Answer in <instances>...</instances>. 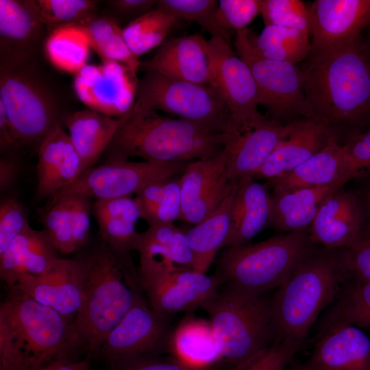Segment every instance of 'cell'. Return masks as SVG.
Segmentation results:
<instances>
[{
	"label": "cell",
	"instance_id": "8d00e7d4",
	"mask_svg": "<svg viewBox=\"0 0 370 370\" xmlns=\"http://www.w3.org/2000/svg\"><path fill=\"white\" fill-rule=\"evenodd\" d=\"M91 49L101 61H114L137 73L140 62L128 47L117 22L109 17H97L85 27Z\"/></svg>",
	"mask_w": 370,
	"mask_h": 370
},
{
	"label": "cell",
	"instance_id": "4316f807",
	"mask_svg": "<svg viewBox=\"0 0 370 370\" xmlns=\"http://www.w3.org/2000/svg\"><path fill=\"white\" fill-rule=\"evenodd\" d=\"M271 210V195L264 185L251 175L237 180L225 247L249 244L270 224Z\"/></svg>",
	"mask_w": 370,
	"mask_h": 370
},
{
	"label": "cell",
	"instance_id": "91938a15",
	"mask_svg": "<svg viewBox=\"0 0 370 370\" xmlns=\"http://www.w3.org/2000/svg\"><path fill=\"white\" fill-rule=\"evenodd\" d=\"M361 204L364 219L365 232L370 234V177L365 180L358 190H357Z\"/></svg>",
	"mask_w": 370,
	"mask_h": 370
},
{
	"label": "cell",
	"instance_id": "ba28073f",
	"mask_svg": "<svg viewBox=\"0 0 370 370\" xmlns=\"http://www.w3.org/2000/svg\"><path fill=\"white\" fill-rule=\"evenodd\" d=\"M134 106L177 115L212 132L224 134L231 115L221 93L211 85L172 79L147 71L138 80Z\"/></svg>",
	"mask_w": 370,
	"mask_h": 370
},
{
	"label": "cell",
	"instance_id": "7dc6e473",
	"mask_svg": "<svg viewBox=\"0 0 370 370\" xmlns=\"http://www.w3.org/2000/svg\"><path fill=\"white\" fill-rule=\"evenodd\" d=\"M261 0H220L214 14L217 27L227 32L246 29L260 14Z\"/></svg>",
	"mask_w": 370,
	"mask_h": 370
},
{
	"label": "cell",
	"instance_id": "f6af8a7d",
	"mask_svg": "<svg viewBox=\"0 0 370 370\" xmlns=\"http://www.w3.org/2000/svg\"><path fill=\"white\" fill-rule=\"evenodd\" d=\"M302 343L292 341H275L270 347L230 370H286Z\"/></svg>",
	"mask_w": 370,
	"mask_h": 370
},
{
	"label": "cell",
	"instance_id": "6f0895ef",
	"mask_svg": "<svg viewBox=\"0 0 370 370\" xmlns=\"http://www.w3.org/2000/svg\"><path fill=\"white\" fill-rule=\"evenodd\" d=\"M17 147L12 128L3 105L0 103V148L1 151Z\"/></svg>",
	"mask_w": 370,
	"mask_h": 370
},
{
	"label": "cell",
	"instance_id": "c3c4849f",
	"mask_svg": "<svg viewBox=\"0 0 370 370\" xmlns=\"http://www.w3.org/2000/svg\"><path fill=\"white\" fill-rule=\"evenodd\" d=\"M346 183L370 169V130H366L341 145Z\"/></svg>",
	"mask_w": 370,
	"mask_h": 370
},
{
	"label": "cell",
	"instance_id": "d6a6232c",
	"mask_svg": "<svg viewBox=\"0 0 370 370\" xmlns=\"http://www.w3.org/2000/svg\"><path fill=\"white\" fill-rule=\"evenodd\" d=\"M236 182L214 212L185 232L186 241L193 255V269L198 272L206 273L218 251L226 246L231 227V210Z\"/></svg>",
	"mask_w": 370,
	"mask_h": 370
},
{
	"label": "cell",
	"instance_id": "11a10c76",
	"mask_svg": "<svg viewBox=\"0 0 370 370\" xmlns=\"http://www.w3.org/2000/svg\"><path fill=\"white\" fill-rule=\"evenodd\" d=\"M155 0H113L108 3L114 10L124 17L136 18L153 10L156 5Z\"/></svg>",
	"mask_w": 370,
	"mask_h": 370
},
{
	"label": "cell",
	"instance_id": "277c9868",
	"mask_svg": "<svg viewBox=\"0 0 370 370\" xmlns=\"http://www.w3.org/2000/svg\"><path fill=\"white\" fill-rule=\"evenodd\" d=\"M348 277L341 250L317 247L270 299L275 341L302 343Z\"/></svg>",
	"mask_w": 370,
	"mask_h": 370
},
{
	"label": "cell",
	"instance_id": "f5cc1de1",
	"mask_svg": "<svg viewBox=\"0 0 370 370\" xmlns=\"http://www.w3.org/2000/svg\"><path fill=\"white\" fill-rule=\"evenodd\" d=\"M349 275L370 282V234L363 232L349 247L341 249Z\"/></svg>",
	"mask_w": 370,
	"mask_h": 370
},
{
	"label": "cell",
	"instance_id": "1f68e13d",
	"mask_svg": "<svg viewBox=\"0 0 370 370\" xmlns=\"http://www.w3.org/2000/svg\"><path fill=\"white\" fill-rule=\"evenodd\" d=\"M140 264L169 270L193 269V255L185 232L173 223L149 226L140 233Z\"/></svg>",
	"mask_w": 370,
	"mask_h": 370
},
{
	"label": "cell",
	"instance_id": "e0dca14e",
	"mask_svg": "<svg viewBox=\"0 0 370 370\" xmlns=\"http://www.w3.org/2000/svg\"><path fill=\"white\" fill-rule=\"evenodd\" d=\"M236 182L229 177L223 149L188 162L180 175V219L193 225L200 223L218 208Z\"/></svg>",
	"mask_w": 370,
	"mask_h": 370
},
{
	"label": "cell",
	"instance_id": "e575fe53",
	"mask_svg": "<svg viewBox=\"0 0 370 370\" xmlns=\"http://www.w3.org/2000/svg\"><path fill=\"white\" fill-rule=\"evenodd\" d=\"M180 175L150 182L136 194L135 199L141 219L149 226L173 223L180 219Z\"/></svg>",
	"mask_w": 370,
	"mask_h": 370
},
{
	"label": "cell",
	"instance_id": "816d5d0a",
	"mask_svg": "<svg viewBox=\"0 0 370 370\" xmlns=\"http://www.w3.org/2000/svg\"><path fill=\"white\" fill-rule=\"evenodd\" d=\"M66 196L69 199L73 246L77 251L89 243L93 202L92 198L80 194Z\"/></svg>",
	"mask_w": 370,
	"mask_h": 370
},
{
	"label": "cell",
	"instance_id": "9c48e42d",
	"mask_svg": "<svg viewBox=\"0 0 370 370\" xmlns=\"http://www.w3.org/2000/svg\"><path fill=\"white\" fill-rule=\"evenodd\" d=\"M24 64L1 63L0 69V103L17 147L40 143L60 123L52 94Z\"/></svg>",
	"mask_w": 370,
	"mask_h": 370
},
{
	"label": "cell",
	"instance_id": "f35d334b",
	"mask_svg": "<svg viewBox=\"0 0 370 370\" xmlns=\"http://www.w3.org/2000/svg\"><path fill=\"white\" fill-rule=\"evenodd\" d=\"M329 317L370 329V282L348 275Z\"/></svg>",
	"mask_w": 370,
	"mask_h": 370
},
{
	"label": "cell",
	"instance_id": "b9f144b4",
	"mask_svg": "<svg viewBox=\"0 0 370 370\" xmlns=\"http://www.w3.org/2000/svg\"><path fill=\"white\" fill-rule=\"evenodd\" d=\"M260 14L265 26L278 25L310 34L308 8L299 0H261Z\"/></svg>",
	"mask_w": 370,
	"mask_h": 370
},
{
	"label": "cell",
	"instance_id": "ffe728a7",
	"mask_svg": "<svg viewBox=\"0 0 370 370\" xmlns=\"http://www.w3.org/2000/svg\"><path fill=\"white\" fill-rule=\"evenodd\" d=\"M365 230V219L357 191L339 188L321 204L308 228L311 241L328 249H344Z\"/></svg>",
	"mask_w": 370,
	"mask_h": 370
},
{
	"label": "cell",
	"instance_id": "2e32d148",
	"mask_svg": "<svg viewBox=\"0 0 370 370\" xmlns=\"http://www.w3.org/2000/svg\"><path fill=\"white\" fill-rule=\"evenodd\" d=\"M208 49L210 85L223 97L231 121L244 122L259 116L258 90L248 66L220 36H211L208 40Z\"/></svg>",
	"mask_w": 370,
	"mask_h": 370
},
{
	"label": "cell",
	"instance_id": "cb8c5ba5",
	"mask_svg": "<svg viewBox=\"0 0 370 370\" xmlns=\"http://www.w3.org/2000/svg\"><path fill=\"white\" fill-rule=\"evenodd\" d=\"M44 27L35 0H0L1 63H25Z\"/></svg>",
	"mask_w": 370,
	"mask_h": 370
},
{
	"label": "cell",
	"instance_id": "681fc988",
	"mask_svg": "<svg viewBox=\"0 0 370 370\" xmlns=\"http://www.w3.org/2000/svg\"><path fill=\"white\" fill-rule=\"evenodd\" d=\"M29 225L23 206L14 197H6L0 203V254Z\"/></svg>",
	"mask_w": 370,
	"mask_h": 370
},
{
	"label": "cell",
	"instance_id": "44dd1931",
	"mask_svg": "<svg viewBox=\"0 0 370 370\" xmlns=\"http://www.w3.org/2000/svg\"><path fill=\"white\" fill-rule=\"evenodd\" d=\"M74 321L82 304L80 270L75 258H60L42 276L20 275L13 286Z\"/></svg>",
	"mask_w": 370,
	"mask_h": 370
},
{
	"label": "cell",
	"instance_id": "680465c9",
	"mask_svg": "<svg viewBox=\"0 0 370 370\" xmlns=\"http://www.w3.org/2000/svg\"><path fill=\"white\" fill-rule=\"evenodd\" d=\"M89 357L90 356L81 361L75 360H56L37 370H90Z\"/></svg>",
	"mask_w": 370,
	"mask_h": 370
},
{
	"label": "cell",
	"instance_id": "484cf974",
	"mask_svg": "<svg viewBox=\"0 0 370 370\" xmlns=\"http://www.w3.org/2000/svg\"><path fill=\"white\" fill-rule=\"evenodd\" d=\"M58 250L47 232L29 225L0 254V277L8 288L22 274L42 276L59 259Z\"/></svg>",
	"mask_w": 370,
	"mask_h": 370
},
{
	"label": "cell",
	"instance_id": "d6986e66",
	"mask_svg": "<svg viewBox=\"0 0 370 370\" xmlns=\"http://www.w3.org/2000/svg\"><path fill=\"white\" fill-rule=\"evenodd\" d=\"M304 370H370V339L359 328L328 317Z\"/></svg>",
	"mask_w": 370,
	"mask_h": 370
},
{
	"label": "cell",
	"instance_id": "ac0fdd59",
	"mask_svg": "<svg viewBox=\"0 0 370 370\" xmlns=\"http://www.w3.org/2000/svg\"><path fill=\"white\" fill-rule=\"evenodd\" d=\"M308 10L312 34L310 54L352 42L370 24V0H316Z\"/></svg>",
	"mask_w": 370,
	"mask_h": 370
},
{
	"label": "cell",
	"instance_id": "f546056e",
	"mask_svg": "<svg viewBox=\"0 0 370 370\" xmlns=\"http://www.w3.org/2000/svg\"><path fill=\"white\" fill-rule=\"evenodd\" d=\"M339 188H272L270 224L284 232L308 230L323 201Z\"/></svg>",
	"mask_w": 370,
	"mask_h": 370
},
{
	"label": "cell",
	"instance_id": "3957f363",
	"mask_svg": "<svg viewBox=\"0 0 370 370\" xmlns=\"http://www.w3.org/2000/svg\"><path fill=\"white\" fill-rule=\"evenodd\" d=\"M223 145L224 134L134 106L106 151V162L130 157L156 164L188 162L214 155Z\"/></svg>",
	"mask_w": 370,
	"mask_h": 370
},
{
	"label": "cell",
	"instance_id": "f1b7e54d",
	"mask_svg": "<svg viewBox=\"0 0 370 370\" xmlns=\"http://www.w3.org/2000/svg\"><path fill=\"white\" fill-rule=\"evenodd\" d=\"M126 115L111 117L86 108L66 118L68 134L82 160V173L93 167L106 151Z\"/></svg>",
	"mask_w": 370,
	"mask_h": 370
},
{
	"label": "cell",
	"instance_id": "8fae6325",
	"mask_svg": "<svg viewBox=\"0 0 370 370\" xmlns=\"http://www.w3.org/2000/svg\"><path fill=\"white\" fill-rule=\"evenodd\" d=\"M188 162L108 161L84 171L51 197L49 204L71 194L83 195L95 200L132 196L150 182L181 175Z\"/></svg>",
	"mask_w": 370,
	"mask_h": 370
},
{
	"label": "cell",
	"instance_id": "836d02e7",
	"mask_svg": "<svg viewBox=\"0 0 370 370\" xmlns=\"http://www.w3.org/2000/svg\"><path fill=\"white\" fill-rule=\"evenodd\" d=\"M247 38L258 56L295 64L306 60L311 51L308 34L282 26H265L258 35L247 29Z\"/></svg>",
	"mask_w": 370,
	"mask_h": 370
},
{
	"label": "cell",
	"instance_id": "6125c7cd",
	"mask_svg": "<svg viewBox=\"0 0 370 370\" xmlns=\"http://www.w3.org/2000/svg\"><path fill=\"white\" fill-rule=\"evenodd\" d=\"M367 43V45H368V47L369 49V51H370V36H369V38L367 41H366Z\"/></svg>",
	"mask_w": 370,
	"mask_h": 370
},
{
	"label": "cell",
	"instance_id": "9a60e30c",
	"mask_svg": "<svg viewBox=\"0 0 370 370\" xmlns=\"http://www.w3.org/2000/svg\"><path fill=\"white\" fill-rule=\"evenodd\" d=\"M297 121L282 124L262 114L244 122L231 121L224 132L223 145L230 178L234 181L251 176L293 132Z\"/></svg>",
	"mask_w": 370,
	"mask_h": 370
},
{
	"label": "cell",
	"instance_id": "4fadbf2b",
	"mask_svg": "<svg viewBox=\"0 0 370 370\" xmlns=\"http://www.w3.org/2000/svg\"><path fill=\"white\" fill-rule=\"evenodd\" d=\"M171 332L167 316L154 311L141 292L97 353L108 362L138 355L160 354L168 349Z\"/></svg>",
	"mask_w": 370,
	"mask_h": 370
},
{
	"label": "cell",
	"instance_id": "4dcf8cb0",
	"mask_svg": "<svg viewBox=\"0 0 370 370\" xmlns=\"http://www.w3.org/2000/svg\"><path fill=\"white\" fill-rule=\"evenodd\" d=\"M168 349L182 362L200 369H213L223 362L209 321L190 317L171 332Z\"/></svg>",
	"mask_w": 370,
	"mask_h": 370
},
{
	"label": "cell",
	"instance_id": "5bb4252c",
	"mask_svg": "<svg viewBox=\"0 0 370 370\" xmlns=\"http://www.w3.org/2000/svg\"><path fill=\"white\" fill-rule=\"evenodd\" d=\"M137 73L123 64H88L74 75L76 97L87 108L111 117L131 111L136 99Z\"/></svg>",
	"mask_w": 370,
	"mask_h": 370
},
{
	"label": "cell",
	"instance_id": "5b68a950",
	"mask_svg": "<svg viewBox=\"0 0 370 370\" xmlns=\"http://www.w3.org/2000/svg\"><path fill=\"white\" fill-rule=\"evenodd\" d=\"M317 246L308 229L256 243L226 247L217 260L214 275L221 286L265 295L281 286Z\"/></svg>",
	"mask_w": 370,
	"mask_h": 370
},
{
	"label": "cell",
	"instance_id": "30bf717a",
	"mask_svg": "<svg viewBox=\"0 0 370 370\" xmlns=\"http://www.w3.org/2000/svg\"><path fill=\"white\" fill-rule=\"evenodd\" d=\"M234 45L238 56L254 77L260 105L268 110L271 119L282 124L311 119L301 69L295 64L264 58L254 53L247 42V28L236 31Z\"/></svg>",
	"mask_w": 370,
	"mask_h": 370
},
{
	"label": "cell",
	"instance_id": "83f0119b",
	"mask_svg": "<svg viewBox=\"0 0 370 370\" xmlns=\"http://www.w3.org/2000/svg\"><path fill=\"white\" fill-rule=\"evenodd\" d=\"M341 143L334 138L318 152L290 172L268 180L271 188L284 190L336 187L346 184L342 160Z\"/></svg>",
	"mask_w": 370,
	"mask_h": 370
},
{
	"label": "cell",
	"instance_id": "7a4b0ae2",
	"mask_svg": "<svg viewBox=\"0 0 370 370\" xmlns=\"http://www.w3.org/2000/svg\"><path fill=\"white\" fill-rule=\"evenodd\" d=\"M79 250L75 258L80 270L82 304L73 323L90 356L143 290L130 254L116 251L100 239Z\"/></svg>",
	"mask_w": 370,
	"mask_h": 370
},
{
	"label": "cell",
	"instance_id": "f907efd6",
	"mask_svg": "<svg viewBox=\"0 0 370 370\" xmlns=\"http://www.w3.org/2000/svg\"><path fill=\"white\" fill-rule=\"evenodd\" d=\"M108 370H212L190 367L173 356L160 354L138 355L108 362Z\"/></svg>",
	"mask_w": 370,
	"mask_h": 370
},
{
	"label": "cell",
	"instance_id": "6da1fadb",
	"mask_svg": "<svg viewBox=\"0 0 370 370\" xmlns=\"http://www.w3.org/2000/svg\"><path fill=\"white\" fill-rule=\"evenodd\" d=\"M301 71L310 118L334 138L344 143L370 125V51L361 36L310 54Z\"/></svg>",
	"mask_w": 370,
	"mask_h": 370
},
{
	"label": "cell",
	"instance_id": "7402d4cb",
	"mask_svg": "<svg viewBox=\"0 0 370 370\" xmlns=\"http://www.w3.org/2000/svg\"><path fill=\"white\" fill-rule=\"evenodd\" d=\"M143 71L202 85H210L208 40L193 34L165 40L151 59L140 62Z\"/></svg>",
	"mask_w": 370,
	"mask_h": 370
},
{
	"label": "cell",
	"instance_id": "94428289",
	"mask_svg": "<svg viewBox=\"0 0 370 370\" xmlns=\"http://www.w3.org/2000/svg\"><path fill=\"white\" fill-rule=\"evenodd\" d=\"M288 370H304V369L303 368L301 363H293L290 365Z\"/></svg>",
	"mask_w": 370,
	"mask_h": 370
},
{
	"label": "cell",
	"instance_id": "9f6ffc18",
	"mask_svg": "<svg viewBox=\"0 0 370 370\" xmlns=\"http://www.w3.org/2000/svg\"><path fill=\"white\" fill-rule=\"evenodd\" d=\"M19 166L14 157H1L0 159V190L4 192L9 189L15 182Z\"/></svg>",
	"mask_w": 370,
	"mask_h": 370
},
{
	"label": "cell",
	"instance_id": "603a6c76",
	"mask_svg": "<svg viewBox=\"0 0 370 370\" xmlns=\"http://www.w3.org/2000/svg\"><path fill=\"white\" fill-rule=\"evenodd\" d=\"M36 195L52 197L82 173L81 158L68 133L59 123L39 143Z\"/></svg>",
	"mask_w": 370,
	"mask_h": 370
},
{
	"label": "cell",
	"instance_id": "60d3db41",
	"mask_svg": "<svg viewBox=\"0 0 370 370\" xmlns=\"http://www.w3.org/2000/svg\"><path fill=\"white\" fill-rule=\"evenodd\" d=\"M219 1L216 0H158L156 8L178 18L195 22L211 36H220L230 43V36L219 29L214 21V14Z\"/></svg>",
	"mask_w": 370,
	"mask_h": 370
},
{
	"label": "cell",
	"instance_id": "bcb514c9",
	"mask_svg": "<svg viewBox=\"0 0 370 370\" xmlns=\"http://www.w3.org/2000/svg\"><path fill=\"white\" fill-rule=\"evenodd\" d=\"M0 370H31L21 339L5 311L0 307Z\"/></svg>",
	"mask_w": 370,
	"mask_h": 370
},
{
	"label": "cell",
	"instance_id": "db71d44e",
	"mask_svg": "<svg viewBox=\"0 0 370 370\" xmlns=\"http://www.w3.org/2000/svg\"><path fill=\"white\" fill-rule=\"evenodd\" d=\"M92 213L96 218H124L134 223L141 219L135 198L132 196L95 200Z\"/></svg>",
	"mask_w": 370,
	"mask_h": 370
},
{
	"label": "cell",
	"instance_id": "8992f818",
	"mask_svg": "<svg viewBox=\"0 0 370 370\" xmlns=\"http://www.w3.org/2000/svg\"><path fill=\"white\" fill-rule=\"evenodd\" d=\"M202 308L208 314L223 361L230 368L275 341L270 299L265 295H250L223 285Z\"/></svg>",
	"mask_w": 370,
	"mask_h": 370
},
{
	"label": "cell",
	"instance_id": "7c38bea8",
	"mask_svg": "<svg viewBox=\"0 0 370 370\" xmlns=\"http://www.w3.org/2000/svg\"><path fill=\"white\" fill-rule=\"evenodd\" d=\"M138 280L148 304L168 314L201 308L212 300L221 286L216 276L191 269L138 271Z\"/></svg>",
	"mask_w": 370,
	"mask_h": 370
},
{
	"label": "cell",
	"instance_id": "ab89813d",
	"mask_svg": "<svg viewBox=\"0 0 370 370\" xmlns=\"http://www.w3.org/2000/svg\"><path fill=\"white\" fill-rule=\"evenodd\" d=\"M45 27L51 31L66 25L86 27L97 16V1L36 0Z\"/></svg>",
	"mask_w": 370,
	"mask_h": 370
},
{
	"label": "cell",
	"instance_id": "7bdbcfd3",
	"mask_svg": "<svg viewBox=\"0 0 370 370\" xmlns=\"http://www.w3.org/2000/svg\"><path fill=\"white\" fill-rule=\"evenodd\" d=\"M44 230L58 251L69 254L75 251L73 241L70 202L68 196L49 204L43 218Z\"/></svg>",
	"mask_w": 370,
	"mask_h": 370
},
{
	"label": "cell",
	"instance_id": "d590c367",
	"mask_svg": "<svg viewBox=\"0 0 370 370\" xmlns=\"http://www.w3.org/2000/svg\"><path fill=\"white\" fill-rule=\"evenodd\" d=\"M90 49L86 27L75 25L51 31L45 43V54L51 64L73 75L88 64Z\"/></svg>",
	"mask_w": 370,
	"mask_h": 370
},
{
	"label": "cell",
	"instance_id": "52a82bcc",
	"mask_svg": "<svg viewBox=\"0 0 370 370\" xmlns=\"http://www.w3.org/2000/svg\"><path fill=\"white\" fill-rule=\"evenodd\" d=\"M8 290L0 307L21 339L31 370L58 360H73L79 351L85 349L73 321L14 286Z\"/></svg>",
	"mask_w": 370,
	"mask_h": 370
},
{
	"label": "cell",
	"instance_id": "74e56055",
	"mask_svg": "<svg viewBox=\"0 0 370 370\" xmlns=\"http://www.w3.org/2000/svg\"><path fill=\"white\" fill-rule=\"evenodd\" d=\"M177 18L155 8L134 18L123 29L126 43L132 52L139 57L166 40Z\"/></svg>",
	"mask_w": 370,
	"mask_h": 370
},
{
	"label": "cell",
	"instance_id": "ee69618b",
	"mask_svg": "<svg viewBox=\"0 0 370 370\" xmlns=\"http://www.w3.org/2000/svg\"><path fill=\"white\" fill-rule=\"evenodd\" d=\"M99 239L112 249L130 254L138 251L140 233L136 230V223L124 218H96Z\"/></svg>",
	"mask_w": 370,
	"mask_h": 370
},
{
	"label": "cell",
	"instance_id": "d4e9b609",
	"mask_svg": "<svg viewBox=\"0 0 370 370\" xmlns=\"http://www.w3.org/2000/svg\"><path fill=\"white\" fill-rule=\"evenodd\" d=\"M332 137L321 122L314 119H299L293 132L278 144L251 177L268 180L280 177L318 152Z\"/></svg>",
	"mask_w": 370,
	"mask_h": 370
}]
</instances>
